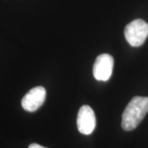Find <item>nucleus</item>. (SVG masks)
<instances>
[{
  "instance_id": "2",
  "label": "nucleus",
  "mask_w": 148,
  "mask_h": 148,
  "mask_svg": "<svg viewBox=\"0 0 148 148\" xmlns=\"http://www.w3.org/2000/svg\"><path fill=\"white\" fill-rule=\"evenodd\" d=\"M124 36L131 46H141L148 36V24L142 19L131 21L124 29Z\"/></svg>"
},
{
  "instance_id": "3",
  "label": "nucleus",
  "mask_w": 148,
  "mask_h": 148,
  "mask_svg": "<svg viewBox=\"0 0 148 148\" xmlns=\"http://www.w3.org/2000/svg\"><path fill=\"white\" fill-rule=\"evenodd\" d=\"M114 58L108 53L99 55L93 66V76L98 81L106 82L110 79L113 73Z\"/></svg>"
},
{
  "instance_id": "5",
  "label": "nucleus",
  "mask_w": 148,
  "mask_h": 148,
  "mask_svg": "<svg viewBox=\"0 0 148 148\" xmlns=\"http://www.w3.org/2000/svg\"><path fill=\"white\" fill-rule=\"evenodd\" d=\"M77 125L78 131L84 135H90L95 127V116L93 110L89 106H82L80 108Z\"/></svg>"
},
{
  "instance_id": "1",
  "label": "nucleus",
  "mask_w": 148,
  "mask_h": 148,
  "mask_svg": "<svg viewBox=\"0 0 148 148\" xmlns=\"http://www.w3.org/2000/svg\"><path fill=\"white\" fill-rule=\"evenodd\" d=\"M148 112V97H133L122 115L121 125L123 130L131 131L135 129L143 121Z\"/></svg>"
},
{
  "instance_id": "4",
  "label": "nucleus",
  "mask_w": 148,
  "mask_h": 148,
  "mask_svg": "<svg viewBox=\"0 0 148 148\" xmlns=\"http://www.w3.org/2000/svg\"><path fill=\"white\" fill-rule=\"evenodd\" d=\"M46 98V90L43 86H36L29 90L21 100V106L26 111H36Z\"/></svg>"
},
{
  "instance_id": "6",
  "label": "nucleus",
  "mask_w": 148,
  "mask_h": 148,
  "mask_svg": "<svg viewBox=\"0 0 148 148\" xmlns=\"http://www.w3.org/2000/svg\"><path fill=\"white\" fill-rule=\"evenodd\" d=\"M28 148H47V147H42V146H40V145H39V144H36V143H32V144H31V145L29 146V147Z\"/></svg>"
}]
</instances>
